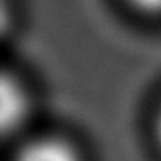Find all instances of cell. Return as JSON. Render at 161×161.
<instances>
[{
  "instance_id": "cell-1",
  "label": "cell",
  "mask_w": 161,
  "mask_h": 161,
  "mask_svg": "<svg viewBox=\"0 0 161 161\" xmlns=\"http://www.w3.org/2000/svg\"><path fill=\"white\" fill-rule=\"evenodd\" d=\"M30 112V98L18 79L4 75L0 86V120L4 132H14L24 124Z\"/></svg>"
},
{
  "instance_id": "cell-2",
  "label": "cell",
  "mask_w": 161,
  "mask_h": 161,
  "mask_svg": "<svg viewBox=\"0 0 161 161\" xmlns=\"http://www.w3.org/2000/svg\"><path fill=\"white\" fill-rule=\"evenodd\" d=\"M14 161H83L73 143L59 138H37L28 142Z\"/></svg>"
},
{
  "instance_id": "cell-3",
  "label": "cell",
  "mask_w": 161,
  "mask_h": 161,
  "mask_svg": "<svg viewBox=\"0 0 161 161\" xmlns=\"http://www.w3.org/2000/svg\"><path fill=\"white\" fill-rule=\"evenodd\" d=\"M128 2L146 14H161V0H128Z\"/></svg>"
},
{
  "instance_id": "cell-4",
  "label": "cell",
  "mask_w": 161,
  "mask_h": 161,
  "mask_svg": "<svg viewBox=\"0 0 161 161\" xmlns=\"http://www.w3.org/2000/svg\"><path fill=\"white\" fill-rule=\"evenodd\" d=\"M157 136H159V142H161V112H159V118H157Z\"/></svg>"
}]
</instances>
